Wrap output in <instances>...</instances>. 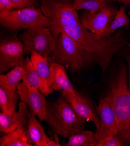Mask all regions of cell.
I'll return each mask as SVG.
<instances>
[{
	"label": "cell",
	"mask_w": 130,
	"mask_h": 146,
	"mask_svg": "<svg viewBox=\"0 0 130 146\" xmlns=\"http://www.w3.org/2000/svg\"><path fill=\"white\" fill-rule=\"evenodd\" d=\"M73 3L72 0H43L41 10L51 21L49 28L54 36L58 38L61 33H66L105 72L114 55L124 44L121 33L109 36L92 33L81 24Z\"/></svg>",
	"instance_id": "1"
},
{
	"label": "cell",
	"mask_w": 130,
	"mask_h": 146,
	"mask_svg": "<svg viewBox=\"0 0 130 146\" xmlns=\"http://www.w3.org/2000/svg\"><path fill=\"white\" fill-rule=\"evenodd\" d=\"M105 100L111 106L117 124V135L124 145H130V91L125 65L120 68Z\"/></svg>",
	"instance_id": "2"
},
{
	"label": "cell",
	"mask_w": 130,
	"mask_h": 146,
	"mask_svg": "<svg viewBox=\"0 0 130 146\" xmlns=\"http://www.w3.org/2000/svg\"><path fill=\"white\" fill-rule=\"evenodd\" d=\"M46 121L57 134L67 138L82 130L86 120L76 113L63 96L49 105Z\"/></svg>",
	"instance_id": "3"
},
{
	"label": "cell",
	"mask_w": 130,
	"mask_h": 146,
	"mask_svg": "<svg viewBox=\"0 0 130 146\" xmlns=\"http://www.w3.org/2000/svg\"><path fill=\"white\" fill-rule=\"evenodd\" d=\"M63 65L71 72H77L90 65L94 64L85 50L65 33L57 38L56 46L49 62Z\"/></svg>",
	"instance_id": "4"
},
{
	"label": "cell",
	"mask_w": 130,
	"mask_h": 146,
	"mask_svg": "<svg viewBox=\"0 0 130 146\" xmlns=\"http://www.w3.org/2000/svg\"><path fill=\"white\" fill-rule=\"evenodd\" d=\"M0 23L8 30L17 32L23 29L49 27L51 21L41 9L31 7L17 10L0 11Z\"/></svg>",
	"instance_id": "5"
},
{
	"label": "cell",
	"mask_w": 130,
	"mask_h": 146,
	"mask_svg": "<svg viewBox=\"0 0 130 146\" xmlns=\"http://www.w3.org/2000/svg\"><path fill=\"white\" fill-rule=\"evenodd\" d=\"M21 39L25 54L35 52L46 58L48 61L55 50L57 40L47 27L29 29L21 36Z\"/></svg>",
	"instance_id": "6"
},
{
	"label": "cell",
	"mask_w": 130,
	"mask_h": 146,
	"mask_svg": "<svg viewBox=\"0 0 130 146\" xmlns=\"http://www.w3.org/2000/svg\"><path fill=\"white\" fill-rule=\"evenodd\" d=\"M96 111L100 125L94 134L93 146H98L106 139L117 135V124L114 111L105 98L100 100Z\"/></svg>",
	"instance_id": "7"
},
{
	"label": "cell",
	"mask_w": 130,
	"mask_h": 146,
	"mask_svg": "<svg viewBox=\"0 0 130 146\" xmlns=\"http://www.w3.org/2000/svg\"><path fill=\"white\" fill-rule=\"evenodd\" d=\"M24 45L17 38L7 39L0 44V72L1 74L21 66L24 59Z\"/></svg>",
	"instance_id": "8"
},
{
	"label": "cell",
	"mask_w": 130,
	"mask_h": 146,
	"mask_svg": "<svg viewBox=\"0 0 130 146\" xmlns=\"http://www.w3.org/2000/svg\"><path fill=\"white\" fill-rule=\"evenodd\" d=\"M17 90L21 101L29 108L41 121H46L48 115L49 104L43 94L37 89L20 82L17 86Z\"/></svg>",
	"instance_id": "9"
},
{
	"label": "cell",
	"mask_w": 130,
	"mask_h": 146,
	"mask_svg": "<svg viewBox=\"0 0 130 146\" xmlns=\"http://www.w3.org/2000/svg\"><path fill=\"white\" fill-rule=\"evenodd\" d=\"M117 12L109 6H105L95 13L88 11H84L79 17V20L82 26L88 31L102 36L111 24Z\"/></svg>",
	"instance_id": "10"
},
{
	"label": "cell",
	"mask_w": 130,
	"mask_h": 146,
	"mask_svg": "<svg viewBox=\"0 0 130 146\" xmlns=\"http://www.w3.org/2000/svg\"><path fill=\"white\" fill-rule=\"evenodd\" d=\"M27 105L23 101L18 104L17 112L11 113H0V131L2 133H8L20 126L27 125L29 111Z\"/></svg>",
	"instance_id": "11"
},
{
	"label": "cell",
	"mask_w": 130,
	"mask_h": 146,
	"mask_svg": "<svg viewBox=\"0 0 130 146\" xmlns=\"http://www.w3.org/2000/svg\"><path fill=\"white\" fill-rule=\"evenodd\" d=\"M62 95L73 107L76 113L86 121H92L97 128L100 125L99 117L95 112L92 104L89 100L82 96L73 95L62 91Z\"/></svg>",
	"instance_id": "12"
},
{
	"label": "cell",
	"mask_w": 130,
	"mask_h": 146,
	"mask_svg": "<svg viewBox=\"0 0 130 146\" xmlns=\"http://www.w3.org/2000/svg\"><path fill=\"white\" fill-rule=\"evenodd\" d=\"M50 67L51 72L50 88L53 91L61 90L75 96L80 94L74 89L67 76L65 68L63 65L51 62Z\"/></svg>",
	"instance_id": "13"
},
{
	"label": "cell",
	"mask_w": 130,
	"mask_h": 146,
	"mask_svg": "<svg viewBox=\"0 0 130 146\" xmlns=\"http://www.w3.org/2000/svg\"><path fill=\"white\" fill-rule=\"evenodd\" d=\"M31 54V60L42 82L43 90L41 93L47 96L53 92L50 88L51 72L48 64L49 61L46 58L35 52H33Z\"/></svg>",
	"instance_id": "14"
},
{
	"label": "cell",
	"mask_w": 130,
	"mask_h": 146,
	"mask_svg": "<svg viewBox=\"0 0 130 146\" xmlns=\"http://www.w3.org/2000/svg\"><path fill=\"white\" fill-rule=\"evenodd\" d=\"M36 116L31 110H29L26 131L29 141L36 146H46L50 139L46 134Z\"/></svg>",
	"instance_id": "15"
},
{
	"label": "cell",
	"mask_w": 130,
	"mask_h": 146,
	"mask_svg": "<svg viewBox=\"0 0 130 146\" xmlns=\"http://www.w3.org/2000/svg\"><path fill=\"white\" fill-rule=\"evenodd\" d=\"M1 146H32L24 127L20 126L0 139Z\"/></svg>",
	"instance_id": "16"
},
{
	"label": "cell",
	"mask_w": 130,
	"mask_h": 146,
	"mask_svg": "<svg viewBox=\"0 0 130 146\" xmlns=\"http://www.w3.org/2000/svg\"><path fill=\"white\" fill-rule=\"evenodd\" d=\"M21 66L23 69V82L28 86L37 89L41 93L43 90L42 82L31 58L28 57L25 58Z\"/></svg>",
	"instance_id": "17"
},
{
	"label": "cell",
	"mask_w": 130,
	"mask_h": 146,
	"mask_svg": "<svg viewBox=\"0 0 130 146\" xmlns=\"http://www.w3.org/2000/svg\"><path fill=\"white\" fill-rule=\"evenodd\" d=\"M19 98L17 90L11 91L0 86V108L2 112L7 113L15 112Z\"/></svg>",
	"instance_id": "18"
},
{
	"label": "cell",
	"mask_w": 130,
	"mask_h": 146,
	"mask_svg": "<svg viewBox=\"0 0 130 146\" xmlns=\"http://www.w3.org/2000/svg\"><path fill=\"white\" fill-rule=\"evenodd\" d=\"M23 77L22 68L18 66L10 70L7 75H1L0 86L9 90H17L18 84L23 79Z\"/></svg>",
	"instance_id": "19"
},
{
	"label": "cell",
	"mask_w": 130,
	"mask_h": 146,
	"mask_svg": "<svg viewBox=\"0 0 130 146\" xmlns=\"http://www.w3.org/2000/svg\"><path fill=\"white\" fill-rule=\"evenodd\" d=\"M94 134L90 130H81L69 137L65 146H93Z\"/></svg>",
	"instance_id": "20"
},
{
	"label": "cell",
	"mask_w": 130,
	"mask_h": 146,
	"mask_svg": "<svg viewBox=\"0 0 130 146\" xmlns=\"http://www.w3.org/2000/svg\"><path fill=\"white\" fill-rule=\"evenodd\" d=\"M108 1L109 0H75L73 7L77 11H88L95 13L106 6Z\"/></svg>",
	"instance_id": "21"
},
{
	"label": "cell",
	"mask_w": 130,
	"mask_h": 146,
	"mask_svg": "<svg viewBox=\"0 0 130 146\" xmlns=\"http://www.w3.org/2000/svg\"><path fill=\"white\" fill-rule=\"evenodd\" d=\"M130 23L129 19L125 12V7L122 6L117 12L114 20L109 27L103 33L102 36H109L113 34L117 29L123 26H128Z\"/></svg>",
	"instance_id": "22"
},
{
	"label": "cell",
	"mask_w": 130,
	"mask_h": 146,
	"mask_svg": "<svg viewBox=\"0 0 130 146\" xmlns=\"http://www.w3.org/2000/svg\"><path fill=\"white\" fill-rule=\"evenodd\" d=\"M13 8L21 9L26 7H33L35 0H11Z\"/></svg>",
	"instance_id": "23"
},
{
	"label": "cell",
	"mask_w": 130,
	"mask_h": 146,
	"mask_svg": "<svg viewBox=\"0 0 130 146\" xmlns=\"http://www.w3.org/2000/svg\"><path fill=\"white\" fill-rule=\"evenodd\" d=\"M124 144L121 141L117 136H112L106 139L100 143L98 146H124Z\"/></svg>",
	"instance_id": "24"
},
{
	"label": "cell",
	"mask_w": 130,
	"mask_h": 146,
	"mask_svg": "<svg viewBox=\"0 0 130 146\" xmlns=\"http://www.w3.org/2000/svg\"><path fill=\"white\" fill-rule=\"evenodd\" d=\"M13 8V4L11 0H0V11L11 10Z\"/></svg>",
	"instance_id": "25"
},
{
	"label": "cell",
	"mask_w": 130,
	"mask_h": 146,
	"mask_svg": "<svg viewBox=\"0 0 130 146\" xmlns=\"http://www.w3.org/2000/svg\"><path fill=\"white\" fill-rule=\"evenodd\" d=\"M55 137H56V140L55 141L53 140H50L47 144H46V146H60V144L59 142V139L57 137L56 135H55Z\"/></svg>",
	"instance_id": "26"
},
{
	"label": "cell",
	"mask_w": 130,
	"mask_h": 146,
	"mask_svg": "<svg viewBox=\"0 0 130 146\" xmlns=\"http://www.w3.org/2000/svg\"><path fill=\"white\" fill-rule=\"evenodd\" d=\"M109 1L119 2V3H123L125 6L130 5V0H109Z\"/></svg>",
	"instance_id": "27"
},
{
	"label": "cell",
	"mask_w": 130,
	"mask_h": 146,
	"mask_svg": "<svg viewBox=\"0 0 130 146\" xmlns=\"http://www.w3.org/2000/svg\"><path fill=\"white\" fill-rule=\"evenodd\" d=\"M128 66H129V75H128V88L130 91V55L128 57Z\"/></svg>",
	"instance_id": "28"
}]
</instances>
